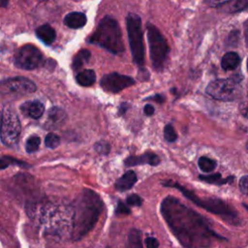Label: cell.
<instances>
[{
	"instance_id": "17",
	"label": "cell",
	"mask_w": 248,
	"mask_h": 248,
	"mask_svg": "<svg viewBox=\"0 0 248 248\" xmlns=\"http://www.w3.org/2000/svg\"><path fill=\"white\" fill-rule=\"evenodd\" d=\"M90 57V52L87 49H80L73 58L72 66L74 70L80 69L85 63L88 62Z\"/></svg>"
},
{
	"instance_id": "27",
	"label": "cell",
	"mask_w": 248,
	"mask_h": 248,
	"mask_svg": "<svg viewBox=\"0 0 248 248\" xmlns=\"http://www.w3.org/2000/svg\"><path fill=\"white\" fill-rule=\"evenodd\" d=\"M127 203L130 205H140L141 203V199L138 195H131L127 198Z\"/></svg>"
},
{
	"instance_id": "31",
	"label": "cell",
	"mask_w": 248,
	"mask_h": 248,
	"mask_svg": "<svg viewBox=\"0 0 248 248\" xmlns=\"http://www.w3.org/2000/svg\"><path fill=\"white\" fill-rule=\"evenodd\" d=\"M120 211H122V213H129L128 208H127L126 206L121 205V203H119V205H118V207H117V212L119 213Z\"/></svg>"
},
{
	"instance_id": "21",
	"label": "cell",
	"mask_w": 248,
	"mask_h": 248,
	"mask_svg": "<svg viewBox=\"0 0 248 248\" xmlns=\"http://www.w3.org/2000/svg\"><path fill=\"white\" fill-rule=\"evenodd\" d=\"M40 142H41V140L39 137L37 136H32L30 137L27 141H26V144H25V149L28 153H33V152H36L38 149H39V146H40Z\"/></svg>"
},
{
	"instance_id": "22",
	"label": "cell",
	"mask_w": 248,
	"mask_h": 248,
	"mask_svg": "<svg viewBox=\"0 0 248 248\" xmlns=\"http://www.w3.org/2000/svg\"><path fill=\"white\" fill-rule=\"evenodd\" d=\"M45 143L48 148H56L60 144V138L54 133H49L45 139Z\"/></svg>"
},
{
	"instance_id": "5",
	"label": "cell",
	"mask_w": 248,
	"mask_h": 248,
	"mask_svg": "<svg viewBox=\"0 0 248 248\" xmlns=\"http://www.w3.org/2000/svg\"><path fill=\"white\" fill-rule=\"evenodd\" d=\"M15 65L22 70H34L44 62L41 50L33 45L27 44L19 47L14 56Z\"/></svg>"
},
{
	"instance_id": "33",
	"label": "cell",
	"mask_w": 248,
	"mask_h": 248,
	"mask_svg": "<svg viewBox=\"0 0 248 248\" xmlns=\"http://www.w3.org/2000/svg\"><path fill=\"white\" fill-rule=\"evenodd\" d=\"M8 4V0H1V6L6 7Z\"/></svg>"
},
{
	"instance_id": "23",
	"label": "cell",
	"mask_w": 248,
	"mask_h": 248,
	"mask_svg": "<svg viewBox=\"0 0 248 248\" xmlns=\"http://www.w3.org/2000/svg\"><path fill=\"white\" fill-rule=\"evenodd\" d=\"M164 137L167 141L172 142L177 139V135L171 125H166L164 128Z\"/></svg>"
},
{
	"instance_id": "15",
	"label": "cell",
	"mask_w": 248,
	"mask_h": 248,
	"mask_svg": "<svg viewBox=\"0 0 248 248\" xmlns=\"http://www.w3.org/2000/svg\"><path fill=\"white\" fill-rule=\"evenodd\" d=\"M239 62H240V58L238 54L236 52L230 51L223 56L221 65L224 70H233L238 66Z\"/></svg>"
},
{
	"instance_id": "16",
	"label": "cell",
	"mask_w": 248,
	"mask_h": 248,
	"mask_svg": "<svg viewBox=\"0 0 248 248\" xmlns=\"http://www.w3.org/2000/svg\"><path fill=\"white\" fill-rule=\"evenodd\" d=\"M96 80V74L93 70L87 69L79 72L77 76V81L81 86H90Z\"/></svg>"
},
{
	"instance_id": "10",
	"label": "cell",
	"mask_w": 248,
	"mask_h": 248,
	"mask_svg": "<svg viewBox=\"0 0 248 248\" xmlns=\"http://www.w3.org/2000/svg\"><path fill=\"white\" fill-rule=\"evenodd\" d=\"M159 163H160V158L156 154L151 152L144 153L143 155L139 157H134V156L129 157L125 161V164L127 166H135L138 164H149V165L155 166V165H158Z\"/></svg>"
},
{
	"instance_id": "4",
	"label": "cell",
	"mask_w": 248,
	"mask_h": 248,
	"mask_svg": "<svg viewBox=\"0 0 248 248\" xmlns=\"http://www.w3.org/2000/svg\"><path fill=\"white\" fill-rule=\"evenodd\" d=\"M21 131L20 121L13 108L4 106L1 118V141L7 146L15 145Z\"/></svg>"
},
{
	"instance_id": "34",
	"label": "cell",
	"mask_w": 248,
	"mask_h": 248,
	"mask_svg": "<svg viewBox=\"0 0 248 248\" xmlns=\"http://www.w3.org/2000/svg\"><path fill=\"white\" fill-rule=\"evenodd\" d=\"M246 148H247V150H248V142H247V144H246Z\"/></svg>"
},
{
	"instance_id": "24",
	"label": "cell",
	"mask_w": 248,
	"mask_h": 248,
	"mask_svg": "<svg viewBox=\"0 0 248 248\" xmlns=\"http://www.w3.org/2000/svg\"><path fill=\"white\" fill-rule=\"evenodd\" d=\"M95 149L102 154H107L109 151V145L105 142V141H101V142H97L95 145Z\"/></svg>"
},
{
	"instance_id": "29",
	"label": "cell",
	"mask_w": 248,
	"mask_h": 248,
	"mask_svg": "<svg viewBox=\"0 0 248 248\" xmlns=\"http://www.w3.org/2000/svg\"><path fill=\"white\" fill-rule=\"evenodd\" d=\"M143 111H144L145 115L150 116V115H152V114L154 113L155 108H154V107L151 106V105H145V106H144V108H143Z\"/></svg>"
},
{
	"instance_id": "9",
	"label": "cell",
	"mask_w": 248,
	"mask_h": 248,
	"mask_svg": "<svg viewBox=\"0 0 248 248\" xmlns=\"http://www.w3.org/2000/svg\"><path fill=\"white\" fill-rule=\"evenodd\" d=\"M20 109L25 115L33 119H39L45 112V107L39 101L25 102L20 106Z\"/></svg>"
},
{
	"instance_id": "13",
	"label": "cell",
	"mask_w": 248,
	"mask_h": 248,
	"mask_svg": "<svg viewBox=\"0 0 248 248\" xmlns=\"http://www.w3.org/2000/svg\"><path fill=\"white\" fill-rule=\"evenodd\" d=\"M37 37L46 45H50L56 38L55 30L49 24H43L36 29Z\"/></svg>"
},
{
	"instance_id": "3",
	"label": "cell",
	"mask_w": 248,
	"mask_h": 248,
	"mask_svg": "<svg viewBox=\"0 0 248 248\" xmlns=\"http://www.w3.org/2000/svg\"><path fill=\"white\" fill-rule=\"evenodd\" d=\"M147 40L149 46V55L152 66L155 70H162L167 61L170 47L167 41L153 24H147Z\"/></svg>"
},
{
	"instance_id": "20",
	"label": "cell",
	"mask_w": 248,
	"mask_h": 248,
	"mask_svg": "<svg viewBox=\"0 0 248 248\" xmlns=\"http://www.w3.org/2000/svg\"><path fill=\"white\" fill-rule=\"evenodd\" d=\"M199 167L204 172L212 171L216 167V162L207 157H201L199 159Z\"/></svg>"
},
{
	"instance_id": "35",
	"label": "cell",
	"mask_w": 248,
	"mask_h": 248,
	"mask_svg": "<svg viewBox=\"0 0 248 248\" xmlns=\"http://www.w3.org/2000/svg\"><path fill=\"white\" fill-rule=\"evenodd\" d=\"M247 69H248V59H247Z\"/></svg>"
},
{
	"instance_id": "19",
	"label": "cell",
	"mask_w": 248,
	"mask_h": 248,
	"mask_svg": "<svg viewBox=\"0 0 248 248\" xmlns=\"http://www.w3.org/2000/svg\"><path fill=\"white\" fill-rule=\"evenodd\" d=\"M128 248H142V244L140 241V233L139 231H131L128 239Z\"/></svg>"
},
{
	"instance_id": "1",
	"label": "cell",
	"mask_w": 248,
	"mask_h": 248,
	"mask_svg": "<svg viewBox=\"0 0 248 248\" xmlns=\"http://www.w3.org/2000/svg\"><path fill=\"white\" fill-rule=\"evenodd\" d=\"M89 42L115 54L121 53L125 49L120 26L114 18L108 16L100 21L95 32L89 38Z\"/></svg>"
},
{
	"instance_id": "2",
	"label": "cell",
	"mask_w": 248,
	"mask_h": 248,
	"mask_svg": "<svg viewBox=\"0 0 248 248\" xmlns=\"http://www.w3.org/2000/svg\"><path fill=\"white\" fill-rule=\"evenodd\" d=\"M126 26L133 60L138 66L141 67L144 63V46L140 17L136 14L130 13L126 17Z\"/></svg>"
},
{
	"instance_id": "8",
	"label": "cell",
	"mask_w": 248,
	"mask_h": 248,
	"mask_svg": "<svg viewBox=\"0 0 248 248\" xmlns=\"http://www.w3.org/2000/svg\"><path fill=\"white\" fill-rule=\"evenodd\" d=\"M135 83V80L128 76L120 75L118 73H111L105 75L101 79V86L104 90L116 93L124 88H127Z\"/></svg>"
},
{
	"instance_id": "30",
	"label": "cell",
	"mask_w": 248,
	"mask_h": 248,
	"mask_svg": "<svg viewBox=\"0 0 248 248\" xmlns=\"http://www.w3.org/2000/svg\"><path fill=\"white\" fill-rule=\"evenodd\" d=\"M224 2H226V0H207V3L212 6H220Z\"/></svg>"
},
{
	"instance_id": "32",
	"label": "cell",
	"mask_w": 248,
	"mask_h": 248,
	"mask_svg": "<svg viewBox=\"0 0 248 248\" xmlns=\"http://www.w3.org/2000/svg\"><path fill=\"white\" fill-rule=\"evenodd\" d=\"M245 35H246V42H247V45H248V21L245 23Z\"/></svg>"
},
{
	"instance_id": "28",
	"label": "cell",
	"mask_w": 248,
	"mask_h": 248,
	"mask_svg": "<svg viewBox=\"0 0 248 248\" xmlns=\"http://www.w3.org/2000/svg\"><path fill=\"white\" fill-rule=\"evenodd\" d=\"M145 245H146V248H158L159 241L155 237L149 236L145 239Z\"/></svg>"
},
{
	"instance_id": "25",
	"label": "cell",
	"mask_w": 248,
	"mask_h": 248,
	"mask_svg": "<svg viewBox=\"0 0 248 248\" xmlns=\"http://www.w3.org/2000/svg\"><path fill=\"white\" fill-rule=\"evenodd\" d=\"M239 188H240V191H241L244 195H247V196H248V175L242 176V177L240 178V181H239Z\"/></svg>"
},
{
	"instance_id": "12",
	"label": "cell",
	"mask_w": 248,
	"mask_h": 248,
	"mask_svg": "<svg viewBox=\"0 0 248 248\" xmlns=\"http://www.w3.org/2000/svg\"><path fill=\"white\" fill-rule=\"evenodd\" d=\"M218 8L226 13H236L248 9V0H228L218 6Z\"/></svg>"
},
{
	"instance_id": "26",
	"label": "cell",
	"mask_w": 248,
	"mask_h": 248,
	"mask_svg": "<svg viewBox=\"0 0 248 248\" xmlns=\"http://www.w3.org/2000/svg\"><path fill=\"white\" fill-rule=\"evenodd\" d=\"M239 109H240L241 114H242L243 116H245L246 118H248V94H247V96L243 99V101L240 103Z\"/></svg>"
},
{
	"instance_id": "14",
	"label": "cell",
	"mask_w": 248,
	"mask_h": 248,
	"mask_svg": "<svg viewBox=\"0 0 248 248\" xmlns=\"http://www.w3.org/2000/svg\"><path fill=\"white\" fill-rule=\"evenodd\" d=\"M137 182V175L133 170H128L125 172L115 183V187L119 191H126L129 190L134 186Z\"/></svg>"
},
{
	"instance_id": "6",
	"label": "cell",
	"mask_w": 248,
	"mask_h": 248,
	"mask_svg": "<svg viewBox=\"0 0 248 248\" xmlns=\"http://www.w3.org/2000/svg\"><path fill=\"white\" fill-rule=\"evenodd\" d=\"M36 84L29 78L16 77L4 79L1 82V94L13 97L27 95L36 91Z\"/></svg>"
},
{
	"instance_id": "11",
	"label": "cell",
	"mask_w": 248,
	"mask_h": 248,
	"mask_svg": "<svg viewBox=\"0 0 248 248\" xmlns=\"http://www.w3.org/2000/svg\"><path fill=\"white\" fill-rule=\"evenodd\" d=\"M86 16L80 12H72L64 17V24L70 28H81L86 23Z\"/></svg>"
},
{
	"instance_id": "18",
	"label": "cell",
	"mask_w": 248,
	"mask_h": 248,
	"mask_svg": "<svg viewBox=\"0 0 248 248\" xmlns=\"http://www.w3.org/2000/svg\"><path fill=\"white\" fill-rule=\"evenodd\" d=\"M66 112L57 107L51 108L47 112V118L53 124H61L66 119Z\"/></svg>"
},
{
	"instance_id": "7",
	"label": "cell",
	"mask_w": 248,
	"mask_h": 248,
	"mask_svg": "<svg viewBox=\"0 0 248 248\" xmlns=\"http://www.w3.org/2000/svg\"><path fill=\"white\" fill-rule=\"evenodd\" d=\"M237 82V79L234 78L213 80L207 85L206 93L217 100H232L233 98Z\"/></svg>"
}]
</instances>
